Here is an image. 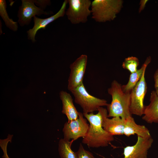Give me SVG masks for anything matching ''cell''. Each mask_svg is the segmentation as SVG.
<instances>
[{
    "label": "cell",
    "instance_id": "7",
    "mask_svg": "<svg viewBox=\"0 0 158 158\" xmlns=\"http://www.w3.org/2000/svg\"><path fill=\"white\" fill-rule=\"evenodd\" d=\"M83 113L79 112L78 116L76 119L66 122L63 129L64 139L73 141L80 137H84L88 130L89 125Z\"/></svg>",
    "mask_w": 158,
    "mask_h": 158
},
{
    "label": "cell",
    "instance_id": "14",
    "mask_svg": "<svg viewBox=\"0 0 158 158\" xmlns=\"http://www.w3.org/2000/svg\"><path fill=\"white\" fill-rule=\"evenodd\" d=\"M59 97L62 104V113L66 115L68 121L77 119L79 112L73 104V99L70 94L62 90L59 92Z\"/></svg>",
    "mask_w": 158,
    "mask_h": 158
},
{
    "label": "cell",
    "instance_id": "12",
    "mask_svg": "<svg viewBox=\"0 0 158 158\" xmlns=\"http://www.w3.org/2000/svg\"><path fill=\"white\" fill-rule=\"evenodd\" d=\"M150 104L145 106L142 120L148 123H158V95L155 90L150 94Z\"/></svg>",
    "mask_w": 158,
    "mask_h": 158
},
{
    "label": "cell",
    "instance_id": "11",
    "mask_svg": "<svg viewBox=\"0 0 158 158\" xmlns=\"http://www.w3.org/2000/svg\"><path fill=\"white\" fill-rule=\"evenodd\" d=\"M67 4V0H65L59 11L55 15L47 18L42 19L34 16L33 17L34 26L32 29L27 31L28 39L35 42L36 41L35 35L39 30L41 29H45L46 26L49 23L60 17H63L66 13L65 10Z\"/></svg>",
    "mask_w": 158,
    "mask_h": 158
},
{
    "label": "cell",
    "instance_id": "20",
    "mask_svg": "<svg viewBox=\"0 0 158 158\" xmlns=\"http://www.w3.org/2000/svg\"><path fill=\"white\" fill-rule=\"evenodd\" d=\"M76 152L77 158H95L91 152L84 149L81 143Z\"/></svg>",
    "mask_w": 158,
    "mask_h": 158
},
{
    "label": "cell",
    "instance_id": "10",
    "mask_svg": "<svg viewBox=\"0 0 158 158\" xmlns=\"http://www.w3.org/2000/svg\"><path fill=\"white\" fill-rule=\"evenodd\" d=\"M21 6L18 11V22L21 26L28 25L30 23L32 18L35 15L40 16L42 14L48 15L49 13L44 11L40 7L35 5L34 0H22Z\"/></svg>",
    "mask_w": 158,
    "mask_h": 158
},
{
    "label": "cell",
    "instance_id": "8",
    "mask_svg": "<svg viewBox=\"0 0 158 158\" xmlns=\"http://www.w3.org/2000/svg\"><path fill=\"white\" fill-rule=\"evenodd\" d=\"M87 60V56L82 54L70 64V72L68 80L67 87L69 91L83 83Z\"/></svg>",
    "mask_w": 158,
    "mask_h": 158
},
{
    "label": "cell",
    "instance_id": "23",
    "mask_svg": "<svg viewBox=\"0 0 158 158\" xmlns=\"http://www.w3.org/2000/svg\"><path fill=\"white\" fill-rule=\"evenodd\" d=\"M154 82L155 91L157 94L158 95V68L156 70L154 73Z\"/></svg>",
    "mask_w": 158,
    "mask_h": 158
},
{
    "label": "cell",
    "instance_id": "2",
    "mask_svg": "<svg viewBox=\"0 0 158 158\" xmlns=\"http://www.w3.org/2000/svg\"><path fill=\"white\" fill-rule=\"evenodd\" d=\"M122 85L114 80L108 89V93L112 98L111 103L107 106L108 117H119L126 119L132 116L130 110V92H124Z\"/></svg>",
    "mask_w": 158,
    "mask_h": 158
},
{
    "label": "cell",
    "instance_id": "15",
    "mask_svg": "<svg viewBox=\"0 0 158 158\" xmlns=\"http://www.w3.org/2000/svg\"><path fill=\"white\" fill-rule=\"evenodd\" d=\"M135 134L145 138L151 136L149 130L145 126L138 124L131 116L126 119L124 135L129 137Z\"/></svg>",
    "mask_w": 158,
    "mask_h": 158
},
{
    "label": "cell",
    "instance_id": "19",
    "mask_svg": "<svg viewBox=\"0 0 158 158\" xmlns=\"http://www.w3.org/2000/svg\"><path fill=\"white\" fill-rule=\"evenodd\" d=\"M139 60L136 57L131 56L126 58L122 66L124 69L128 71L130 73L136 72L139 65Z\"/></svg>",
    "mask_w": 158,
    "mask_h": 158
},
{
    "label": "cell",
    "instance_id": "13",
    "mask_svg": "<svg viewBox=\"0 0 158 158\" xmlns=\"http://www.w3.org/2000/svg\"><path fill=\"white\" fill-rule=\"evenodd\" d=\"M126 119L119 117L108 118L104 117L102 121V126L107 132L113 135H124Z\"/></svg>",
    "mask_w": 158,
    "mask_h": 158
},
{
    "label": "cell",
    "instance_id": "21",
    "mask_svg": "<svg viewBox=\"0 0 158 158\" xmlns=\"http://www.w3.org/2000/svg\"><path fill=\"white\" fill-rule=\"evenodd\" d=\"M8 141L7 140H3L0 141V146L2 149L4 155L2 157L4 158H10L8 156L6 151V147Z\"/></svg>",
    "mask_w": 158,
    "mask_h": 158
},
{
    "label": "cell",
    "instance_id": "17",
    "mask_svg": "<svg viewBox=\"0 0 158 158\" xmlns=\"http://www.w3.org/2000/svg\"><path fill=\"white\" fill-rule=\"evenodd\" d=\"M74 141L61 139L59 143L58 151L61 158H77L76 152L72 151L71 146Z\"/></svg>",
    "mask_w": 158,
    "mask_h": 158
},
{
    "label": "cell",
    "instance_id": "4",
    "mask_svg": "<svg viewBox=\"0 0 158 158\" xmlns=\"http://www.w3.org/2000/svg\"><path fill=\"white\" fill-rule=\"evenodd\" d=\"M70 92L74 96L75 102L83 109V113L89 114L98 111L100 107L107 106L104 99H100L90 95L87 91L83 83Z\"/></svg>",
    "mask_w": 158,
    "mask_h": 158
},
{
    "label": "cell",
    "instance_id": "3",
    "mask_svg": "<svg viewBox=\"0 0 158 158\" xmlns=\"http://www.w3.org/2000/svg\"><path fill=\"white\" fill-rule=\"evenodd\" d=\"M122 0H94L92 2V18L95 21L104 23L113 20L123 7Z\"/></svg>",
    "mask_w": 158,
    "mask_h": 158
},
{
    "label": "cell",
    "instance_id": "5",
    "mask_svg": "<svg viewBox=\"0 0 158 158\" xmlns=\"http://www.w3.org/2000/svg\"><path fill=\"white\" fill-rule=\"evenodd\" d=\"M69 7L66 11L68 20L74 24L86 23L91 14L90 0H67Z\"/></svg>",
    "mask_w": 158,
    "mask_h": 158
},
{
    "label": "cell",
    "instance_id": "24",
    "mask_svg": "<svg viewBox=\"0 0 158 158\" xmlns=\"http://www.w3.org/2000/svg\"><path fill=\"white\" fill-rule=\"evenodd\" d=\"M148 1L147 0H140V7L138 10L139 13H140L144 9Z\"/></svg>",
    "mask_w": 158,
    "mask_h": 158
},
{
    "label": "cell",
    "instance_id": "18",
    "mask_svg": "<svg viewBox=\"0 0 158 158\" xmlns=\"http://www.w3.org/2000/svg\"><path fill=\"white\" fill-rule=\"evenodd\" d=\"M6 3L4 0H0V15L6 26L10 29L16 31L18 25L16 22L14 21L9 17L6 10Z\"/></svg>",
    "mask_w": 158,
    "mask_h": 158
},
{
    "label": "cell",
    "instance_id": "22",
    "mask_svg": "<svg viewBox=\"0 0 158 158\" xmlns=\"http://www.w3.org/2000/svg\"><path fill=\"white\" fill-rule=\"evenodd\" d=\"M35 3L37 5L39 6L40 7L43 9L45 8L47 5L50 4V1L49 0H34Z\"/></svg>",
    "mask_w": 158,
    "mask_h": 158
},
{
    "label": "cell",
    "instance_id": "1",
    "mask_svg": "<svg viewBox=\"0 0 158 158\" xmlns=\"http://www.w3.org/2000/svg\"><path fill=\"white\" fill-rule=\"evenodd\" d=\"M98 111L96 114L93 113H83L90 124L87 133L83 138L82 142L93 148L107 147L114 140L113 136L106 131L102 126L104 118L108 116L107 110L100 107Z\"/></svg>",
    "mask_w": 158,
    "mask_h": 158
},
{
    "label": "cell",
    "instance_id": "6",
    "mask_svg": "<svg viewBox=\"0 0 158 158\" xmlns=\"http://www.w3.org/2000/svg\"><path fill=\"white\" fill-rule=\"evenodd\" d=\"M144 72L140 80L130 92V110L131 114L141 116L143 115L144 100L147 90Z\"/></svg>",
    "mask_w": 158,
    "mask_h": 158
},
{
    "label": "cell",
    "instance_id": "9",
    "mask_svg": "<svg viewBox=\"0 0 158 158\" xmlns=\"http://www.w3.org/2000/svg\"><path fill=\"white\" fill-rule=\"evenodd\" d=\"M153 139L151 136L143 138L137 136L135 144L124 148L123 158H147L148 151L151 147Z\"/></svg>",
    "mask_w": 158,
    "mask_h": 158
},
{
    "label": "cell",
    "instance_id": "16",
    "mask_svg": "<svg viewBox=\"0 0 158 158\" xmlns=\"http://www.w3.org/2000/svg\"><path fill=\"white\" fill-rule=\"evenodd\" d=\"M151 60V57L150 56L147 57L140 68L138 69L136 72L130 73L127 83L126 85H122V89L124 92H131L140 79L144 72L145 71L147 66L150 63Z\"/></svg>",
    "mask_w": 158,
    "mask_h": 158
}]
</instances>
